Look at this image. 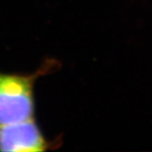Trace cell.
Returning <instances> with one entry per match:
<instances>
[{"label": "cell", "instance_id": "obj_1", "mask_svg": "<svg viewBox=\"0 0 152 152\" xmlns=\"http://www.w3.org/2000/svg\"><path fill=\"white\" fill-rule=\"evenodd\" d=\"M54 60H47L33 74L0 73V125L35 118L34 86L40 76L53 70Z\"/></svg>", "mask_w": 152, "mask_h": 152}, {"label": "cell", "instance_id": "obj_2", "mask_svg": "<svg viewBox=\"0 0 152 152\" xmlns=\"http://www.w3.org/2000/svg\"><path fill=\"white\" fill-rule=\"evenodd\" d=\"M51 145L35 118L10 124L0 125V151L37 152L48 150Z\"/></svg>", "mask_w": 152, "mask_h": 152}]
</instances>
